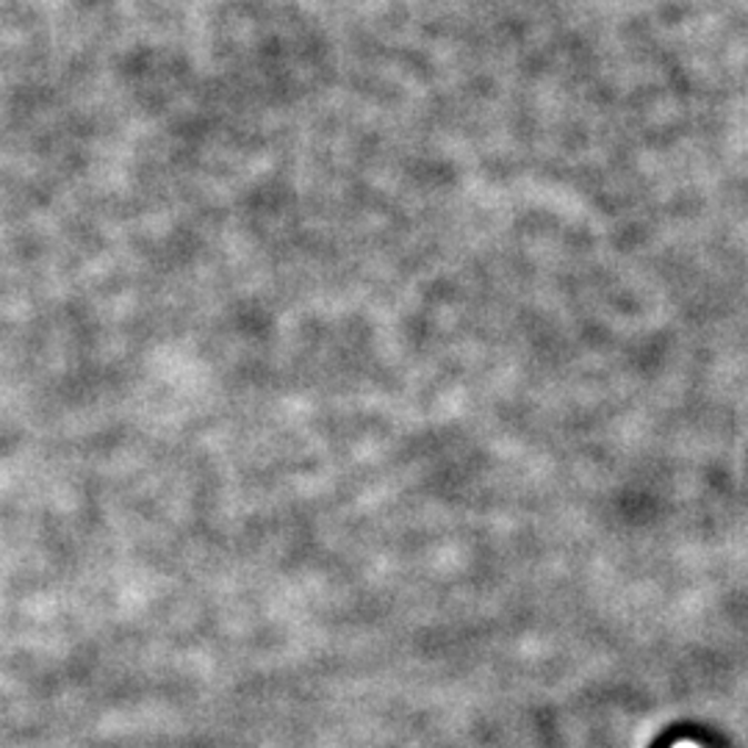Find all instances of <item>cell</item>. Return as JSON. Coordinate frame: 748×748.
Masks as SVG:
<instances>
[{"mask_svg":"<svg viewBox=\"0 0 748 748\" xmlns=\"http://www.w3.org/2000/svg\"><path fill=\"white\" fill-rule=\"evenodd\" d=\"M677 748H696V746H690V744H683V746H677Z\"/></svg>","mask_w":748,"mask_h":748,"instance_id":"obj_1","label":"cell"}]
</instances>
